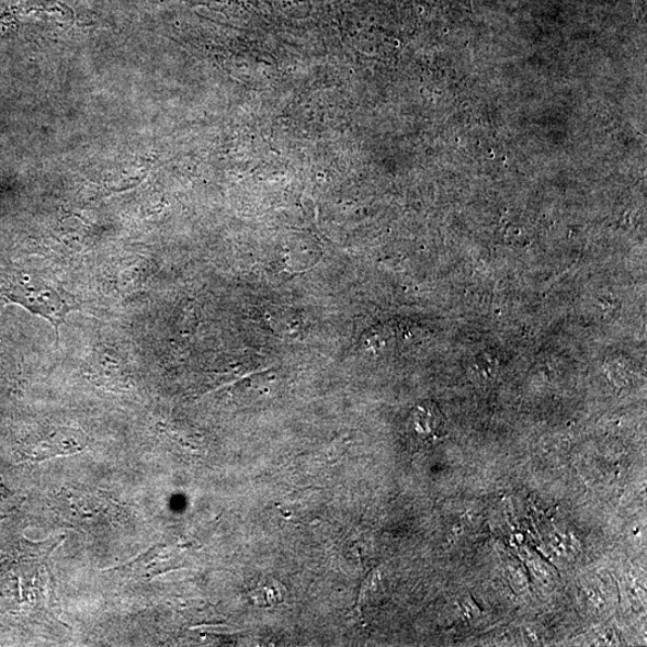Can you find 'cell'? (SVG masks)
Here are the masks:
<instances>
[{"label":"cell","mask_w":647,"mask_h":647,"mask_svg":"<svg viewBox=\"0 0 647 647\" xmlns=\"http://www.w3.org/2000/svg\"><path fill=\"white\" fill-rule=\"evenodd\" d=\"M0 297L10 303L27 308L30 313L41 316L55 328L57 342L59 328L67 321L69 314L81 308L75 296L63 287L54 276L44 273H12L0 282Z\"/></svg>","instance_id":"obj_1"},{"label":"cell","mask_w":647,"mask_h":647,"mask_svg":"<svg viewBox=\"0 0 647 647\" xmlns=\"http://www.w3.org/2000/svg\"><path fill=\"white\" fill-rule=\"evenodd\" d=\"M443 416L433 402H424L412 411L411 429L423 444L442 439Z\"/></svg>","instance_id":"obj_2"},{"label":"cell","mask_w":647,"mask_h":647,"mask_svg":"<svg viewBox=\"0 0 647 647\" xmlns=\"http://www.w3.org/2000/svg\"><path fill=\"white\" fill-rule=\"evenodd\" d=\"M287 590L274 578H265L258 582L251 597L258 606H274L286 600Z\"/></svg>","instance_id":"obj_3"}]
</instances>
